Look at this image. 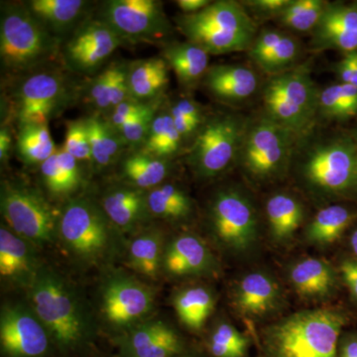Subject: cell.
<instances>
[{
    "label": "cell",
    "instance_id": "56",
    "mask_svg": "<svg viewBox=\"0 0 357 357\" xmlns=\"http://www.w3.org/2000/svg\"><path fill=\"white\" fill-rule=\"evenodd\" d=\"M351 132L354 134V137H356L357 139V126H356V128H354V130L351 131Z\"/></svg>",
    "mask_w": 357,
    "mask_h": 357
},
{
    "label": "cell",
    "instance_id": "44",
    "mask_svg": "<svg viewBox=\"0 0 357 357\" xmlns=\"http://www.w3.org/2000/svg\"><path fill=\"white\" fill-rule=\"evenodd\" d=\"M292 0H248L241 2L248 13H252L260 20H276Z\"/></svg>",
    "mask_w": 357,
    "mask_h": 357
},
{
    "label": "cell",
    "instance_id": "4",
    "mask_svg": "<svg viewBox=\"0 0 357 357\" xmlns=\"http://www.w3.org/2000/svg\"><path fill=\"white\" fill-rule=\"evenodd\" d=\"M187 41L210 55L248 51L257 36V26L241 3L232 0L211 2L203 10L175 18Z\"/></svg>",
    "mask_w": 357,
    "mask_h": 357
},
{
    "label": "cell",
    "instance_id": "8",
    "mask_svg": "<svg viewBox=\"0 0 357 357\" xmlns=\"http://www.w3.org/2000/svg\"><path fill=\"white\" fill-rule=\"evenodd\" d=\"M246 122L234 114H218L206 119L187 156L188 165L197 177L217 178L237 161Z\"/></svg>",
    "mask_w": 357,
    "mask_h": 357
},
{
    "label": "cell",
    "instance_id": "43",
    "mask_svg": "<svg viewBox=\"0 0 357 357\" xmlns=\"http://www.w3.org/2000/svg\"><path fill=\"white\" fill-rule=\"evenodd\" d=\"M208 340L238 349L246 354H248L249 344H250L249 338L245 335L239 332L236 326L230 325L229 323L218 324L215 326Z\"/></svg>",
    "mask_w": 357,
    "mask_h": 357
},
{
    "label": "cell",
    "instance_id": "41",
    "mask_svg": "<svg viewBox=\"0 0 357 357\" xmlns=\"http://www.w3.org/2000/svg\"><path fill=\"white\" fill-rule=\"evenodd\" d=\"M40 174L45 188L54 196H67L77 191L59 165L56 152L40 165Z\"/></svg>",
    "mask_w": 357,
    "mask_h": 357
},
{
    "label": "cell",
    "instance_id": "38",
    "mask_svg": "<svg viewBox=\"0 0 357 357\" xmlns=\"http://www.w3.org/2000/svg\"><path fill=\"white\" fill-rule=\"evenodd\" d=\"M161 105V100L155 102L149 109L136 115L133 119L117 129V133L123 140L124 144L143 145L146 140L155 114L158 112Z\"/></svg>",
    "mask_w": 357,
    "mask_h": 357
},
{
    "label": "cell",
    "instance_id": "37",
    "mask_svg": "<svg viewBox=\"0 0 357 357\" xmlns=\"http://www.w3.org/2000/svg\"><path fill=\"white\" fill-rule=\"evenodd\" d=\"M301 45L297 39L286 33L283 39L278 44L275 45L262 58L256 61L258 66L270 76L285 72L292 69L296 61L299 58Z\"/></svg>",
    "mask_w": 357,
    "mask_h": 357
},
{
    "label": "cell",
    "instance_id": "20",
    "mask_svg": "<svg viewBox=\"0 0 357 357\" xmlns=\"http://www.w3.org/2000/svg\"><path fill=\"white\" fill-rule=\"evenodd\" d=\"M40 268L34 244L1 225L0 229V276L21 288L31 287Z\"/></svg>",
    "mask_w": 357,
    "mask_h": 357
},
{
    "label": "cell",
    "instance_id": "57",
    "mask_svg": "<svg viewBox=\"0 0 357 357\" xmlns=\"http://www.w3.org/2000/svg\"><path fill=\"white\" fill-rule=\"evenodd\" d=\"M259 357H262V356H259Z\"/></svg>",
    "mask_w": 357,
    "mask_h": 357
},
{
    "label": "cell",
    "instance_id": "58",
    "mask_svg": "<svg viewBox=\"0 0 357 357\" xmlns=\"http://www.w3.org/2000/svg\"><path fill=\"white\" fill-rule=\"evenodd\" d=\"M356 3H357V2H356Z\"/></svg>",
    "mask_w": 357,
    "mask_h": 357
},
{
    "label": "cell",
    "instance_id": "30",
    "mask_svg": "<svg viewBox=\"0 0 357 357\" xmlns=\"http://www.w3.org/2000/svg\"><path fill=\"white\" fill-rule=\"evenodd\" d=\"M170 172V160L139 151L122 160L121 174L128 185L146 192L162 185Z\"/></svg>",
    "mask_w": 357,
    "mask_h": 357
},
{
    "label": "cell",
    "instance_id": "14",
    "mask_svg": "<svg viewBox=\"0 0 357 357\" xmlns=\"http://www.w3.org/2000/svg\"><path fill=\"white\" fill-rule=\"evenodd\" d=\"M123 42L100 18H86L66 41L63 58L73 72L93 74Z\"/></svg>",
    "mask_w": 357,
    "mask_h": 357
},
{
    "label": "cell",
    "instance_id": "51",
    "mask_svg": "<svg viewBox=\"0 0 357 357\" xmlns=\"http://www.w3.org/2000/svg\"><path fill=\"white\" fill-rule=\"evenodd\" d=\"M206 349L213 357H245L246 354L238 351V349H232L220 344H215L213 342H206Z\"/></svg>",
    "mask_w": 357,
    "mask_h": 357
},
{
    "label": "cell",
    "instance_id": "28",
    "mask_svg": "<svg viewBox=\"0 0 357 357\" xmlns=\"http://www.w3.org/2000/svg\"><path fill=\"white\" fill-rule=\"evenodd\" d=\"M270 234L276 243L290 241L304 220V206L289 192H275L265 204Z\"/></svg>",
    "mask_w": 357,
    "mask_h": 357
},
{
    "label": "cell",
    "instance_id": "48",
    "mask_svg": "<svg viewBox=\"0 0 357 357\" xmlns=\"http://www.w3.org/2000/svg\"><path fill=\"white\" fill-rule=\"evenodd\" d=\"M170 109L176 110L178 114L185 116V119L197 122L201 126H204V121L208 119V117L204 116L201 105L192 98H178L177 102L171 105Z\"/></svg>",
    "mask_w": 357,
    "mask_h": 357
},
{
    "label": "cell",
    "instance_id": "35",
    "mask_svg": "<svg viewBox=\"0 0 357 357\" xmlns=\"http://www.w3.org/2000/svg\"><path fill=\"white\" fill-rule=\"evenodd\" d=\"M16 147L27 165H41L57 151L47 124L20 126Z\"/></svg>",
    "mask_w": 357,
    "mask_h": 357
},
{
    "label": "cell",
    "instance_id": "42",
    "mask_svg": "<svg viewBox=\"0 0 357 357\" xmlns=\"http://www.w3.org/2000/svg\"><path fill=\"white\" fill-rule=\"evenodd\" d=\"M89 146L93 166L98 169L107 168L114 163L107 153L102 135V119L100 116H91L86 119Z\"/></svg>",
    "mask_w": 357,
    "mask_h": 357
},
{
    "label": "cell",
    "instance_id": "22",
    "mask_svg": "<svg viewBox=\"0 0 357 357\" xmlns=\"http://www.w3.org/2000/svg\"><path fill=\"white\" fill-rule=\"evenodd\" d=\"M288 278L296 293L306 300L328 299L338 288L337 270L323 258L306 257L294 263Z\"/></svg>",
    "mask_w": 357,
    "mask_h": 357
},
{
    "label": "cell",
    "instance_id": "52",
    "mask_svg": "<svg viewBox=\"0 0 357 357\" xmlns=\"http://www.w3.org/2000/svg\"><path fill=\"white\" fill-rule=\"evenodd\" d=\"M211 2L213 1L210 0H178L176 3L183 11V14H192L203 10L206 6H210Z\"/></svg>",
    "mask_w": 357,
    "mask_h": 357
},
{
    "label": "cell",
    "instance_id": "9",
    "mask_svg": "<svg viewBox=\"0 0 357 357\" xmlns=\"http://www.w3.org/2000/svg\"><path fill=\"white\" fill-rule=\"evenodd\" d=\"M0 206L9 229L34 245L52 243L58 236L60 218L31 185L2 181Z\"/></svg>",
    "mask_w": 357,
    "mask_h": 357
},
{
    "label": "cell",
    "instance_id": "45",
    "mask_svg": "<svg viewBox=\"0 0 357 357\" xmlns=\"http://www.w3.org/2000/svg\"><path fill=\"white\" fill-rule=\"evenodd\" d=\"M155 102H157V100L150 102H142L132 100V98H128V100L121 102V105H117V107L110 112L109 119L107 122H109L110 126H112L115 130H117V129L123 126L126 122H128L129 119H133L136 115L140 114L141 112L149 109Z\"/></svg>",
    "mask_w": 357,
    "mask_h": 357
},
{
    "label": "cell",
    "instance_id": "15",
    "mask_svg": "<svg viewBox=\"0 0 357 357\" xmlns=\"http://www.w3.org/2000/svg\"><path fill=\"white\" fill-rule=\"evenodd\" d=\"M52 338L31 307L6 305L0 314V347L4 357H45Z\"/></svg>",
    "mask_w": 357,
    "mask_h": 357
},
{
    "label": "cell",
    "instance_id": "16",
    "mask_svg": "<svg viewBox=\"0 0 357 357\" xmlns=\"http://www.w3.org/2000/svg\"><path fill=\"white\" fill-rule=\"evenodd\" d=\"M153 302L152 289L132 277L115 275L103 287V316L123 332L142 323L153 309Z\"/></svg>",
    "mask_w": 357,
    "mask_h": 357
},
{
    "label": "cell",
    "instance_id": "1",
    "mask_svg": "<svg viewBox=\"0 0 357 357\" xmlns=\"http://www.w3.org/2000/svg\"><path fill=\"white\" fill-rule=\"evenodd\" d=\"M304 137L307 141L296 146L293 160L305 189L319 199L357 201V139L354 134Z\"/></svg>",
    "mask_w": 357,
    "mask_h": 357
},
{
    "label": "cell",
    "instance_id": "17",
    "mask_svg": "<svg viewBox=\"0 0 357 357\" xmlns=\"http://www.w3.org/2000/svg\"><path fill=\"white\" fill-rule=\"evenodd\" d=\"M121 357H177L185 354L182 338L162 321H142L116 337Z\"/></svg>",
    "mask_w": 357,
    "mask_h": 357
},
{
    "label": "cell",
    "instance_id": "39",
    "mask_svg": "<svg viewBox=\"0 0 357 357\" xmlns=\"http://www.w3.org/2000/svg\"><path fill=\"white\" fill-rule=\"evenodd\" d=\"M115 64L112 63L102 72L98 73L86 89V98L89 102L100 114H110V93L114 79Z\"/></svg>",
    "mask_w": 357,
    "mask_h": 357
},
{
    "label": "cell",
    "instance_id": "31",
    "mask_svg": "<svg viewBox=\"0 0 357 357\" xmlns=\"http://www.w3.org/2000/svg\"><path fill=\"white\" fill-rule=\"evenodd\" d=\"M174 307L185 328L199 331L215 310L213 293L203 286H192L178 291L174 296Z\"/></svg>",
    "mask_w": 357,
    "mask_h": 357
},
{
    "label": "cell",
    "instance_id": "29",
    "mask_svg": "<svg viewBox=\"0 0 357 357\" xmlns=\"http://www.w3.org/2000/svg\"><path fill=\"white\" fill-rule=\"evenodd\" d=\"M356 220V208L342 204H330L319 210L307 225L306 238L314 245H331L342 238Z\"/></svg>",
    "mask_w": 357,
    "mask_h": 357
},
{
    "label": "cell",
    "instance_id": "7",
    "mask_svg": "<svg viewBox=\"0 0 357 357\" xmlns=\"http://www.w3.org/2000/svg\"><path fill=\"white\" fill-rule=\"evenodd\" d=\"M299 140L266 114H259L246 122L237 161L253 180H273L288 170Z\"/></svg>",
    "mask_w": 357,
    "mask_h": 357
},
{
    "label": "cell",
    "instance_id": "19",
    "mask_svg": "<svg viewBox=\"0 0 357 357\" xmlns=\"http://www.w3.org/2000/svg\"><path fill=\"white\" fill-rule=\"evenodd\" d=\"M283 303L278 282L266 272H250L237 282L232 304L239 314L248 319L264 318Z\"/></svg>",
    "mask_w": 357,
    "mask_h": 357
},
{
    "label": "cell",
    "instance_id": "5",
    "mask_svg": "<svg viewBox=\"0 0 357 357\" xmlns=\"http://www.w3.org/2000/svg\"><path fill=\"white\" fill-rule=\"evenodd\" d=\"M60 44L24 3L2 2L0 59L6 72L29 74L38 70L56 57Z\"/></svg>",
    "mask_w": 357,
    "mask_h": 357
},
{
    "label": "cell",
    "instance_id": "40",
    "mask_svg": "<svg viewBox=\"0 0 357 357\" xmlns=\"http://www.w3.org/2000/svg\"><path fill=\"white\" fill-rule=\"evenodd\" d=\"M63 148L77 161L88 162L93 165L86 119L67 122V132Z\"/></svg>",
    "mask_w": 357,
    "mask_h": 357
},
{
    "label": "cell",
    "instance_id": "50",
    "mask_svg": "<svg viewBox=\"0 0 357 357\" xmlns=\"http://www.w3.org/2000/svg\"><path fill=\"white\" fill-rule=\"evenodd\" d=\"M338 357H357V333H347L340 337Z\"/></svg>",
    "mask_w": 357,
    "mask_h": 357
},
{
    "label": "cell",
    "instance_id": "26",
    "mask_svg": "<svg viewBox=\"0 0 357 357\" xmlns=\"http://www.w3.org/2000/svg\"><path fill=\"white\" fill-rule=\"evenodd\" d=\"M129 98L150 102L161 100L169 84V66L162 57L143 59L128 65Z\"/></svg>",
    "mask_w": 357,
    "mask_h": 357
},
{
    "label": "cell",
    "instance_id": "49",
    "mask_svg": "<svg viewBox=\"0 0 357 357\" xmlns=\"http://www.w3.org/2000/svg\"><path fill=\"white\" fill-rule=\"evenodd\" d=\"M340 275L351 299L357 304V259L354 257L344 258L340 264Z\"/></svg>",
    "mask_w": 357,
    "mask_h": 357
},
{
    "label": "cell",
    "instance_id": "24",
    "mask_svg": "<svg viewBox=\"0 0 357 357\" xmlns=\"http://www.w3.org/2000/svg\"><path fill=\"white\" fill-rule=\"evenodd\" d=\"M24 4L30 13L61 41L72 35L86 20L91 3L84 0H30Z\"/></svg>",
    "mask_w": 357,
    "mask_h": 357
},
{
    "label": "cell",
    "instance_id": "46",
    "mask_svg": "<svg viewBox=\"0 0 357 357\" xmlns=\"http://www.w3.org/2000/svg\"><path fill=\"white\" fill-rule=\"evenodd\" d=\"M128 65L126 63H116L114 79H112V93H110V112L129 98L128 79Z\"/></svg>",
    "mask_w": 357,
    "mask_h": 357
},
{
    "label": "cell",
    "instance_id": "13",
    "mask_svg": "<svg viewBox=\"0 0 357 357\" xmlns=\"http://www.w3.org/2000/svg\"><path fill=\"white\" fill-rule=\"evenodd\" d=\"M98 18L129 43H156L173 31L163 3L157 0H109Z\"/></svg>",
    "mask_w": 357,
    "mask_h": 357
},
{
    "label": "cell",
    "instance_id": "33",
    "mask_svg": "<svg viewBox=\"0 0 357 357\" xmlns=\"http://www.w3.org/2000/svg\"><path fill=\"white\" fill-rule=\"evenodd\" d=\"M149 215L168 220H181L192 213L189 195L174 184H162L147 192Z\"/></svg>",
    "mask_w": 357,
    "mask_h": 357
},
{
    "label": "cell",
    "instance_id": "12",
    "mask_svg": "<svg viewBox=\"0 0 357 357\" xmlns=\"http://www.w3.org/2000/svg\"><path fill=\"white\" fill-rule=\"evenodd\" d=\"M70 89L64 76L55 70H36L21 79L13 96L14 117L18 128L47 124L69 105Z\"/></svg>",
    "mask_w": 357,
    "mask_h": 357
},
{
    "label": "cell",
    "instance_id": "18",
    "mask_svg": "<svg viewBox=\"0 0 357 357\" xmlns=\"http://www.w3.org/2000/svg\"><path fill=\"white\" fill-rule=\"evenodd\" d=\"M314 51L357 52V3L328 2L319 24L311 33Z\"/></svg>",
    "mask_w": 357,
    "mask_h": 357
},
{
    "label": "cell",
    "instance_id": "25",
    "mask_svg": "<svg viewBox=\"0 0 357 357\" xmlns=\"http://www.w3.org/2000/svg\"><path fill=\"white\" fill-rule=\"evenodd\" d=\"M102 208L115 227L135 229L149 215L147 192L129 185L115 187L103 196Z\"/></svg>",
    "mask_w": 357,
    "mask_h": 357
},
{
    "label": "cell",
    "instance_id": "55",
    "mask_svg": "<svg viewBox=\"0 0 357 357\" xmlns=\"http://www.w3.org/2000/svg\"><path fill=\"white\" fill-rule=\"evenodd\" d=\"M177 357H196V356H192V354H187V351H185V354H181V356H178Z\"/></svg>",
    "mask_w": 357,
    "mask_h": 357
},
{
    "label": "cell",
    "instance_id": "21",
    "mask_svg": "<svg viewBox=\"0 0 357 357\" xmlns=\"http://www.w3.org/2000/svg\"><path fill=\"white\" fill-rule=\"evenodd\" d=\"M162 268L173 277L198 276L213 273L217 260L203 239L184 234L166 246Z\"/></svg>",
    "mask_w": 357,
    "mask_h": 357
},
{
    "label": "cell",
    "instance_id": "47",
    "mask_svg": "<svg viewBox=\"0 0 357 357\" xmlns=\"http://www.w3.org/2000/svg\"><path fill=\"white\" fill-rule=\"evenodd\" d=\"M340 83L351 84L357 88V52L347 54L344 57L333 66Z\"/></svg>",
    "mask_w": 357,
    "mask_h": 357
},
{
    "label": "cell",
    "instance_id": "3",
    "mask_svg": "<svg viewBox=\"0 0 357 357\" xmlns=\"http://www.w3.org/2000/svg\"><path fill=\"white\" fill-rule=\"evenodd\" d=\"M30 307L46 326L60 351L81 349L91 335V325L74 289L49 268L41 266L28 289Z\"/></svg>",
    "mask_w": 357,
    "mask_h": 357
},
{
    "label": "cell",
    "instance_id": "54",
    "mask_svg": "<svg viewBox=\"0 0 357 357\" xmlns=\"http://www.w3.org/2000/svg\"><path fill=\"white\" fill-rule=\"evenodd\" d=\"M349 246H351L354 257L357 259V229H354L349 236Z\"/></svg>",
    "mask_w": 357,
    "mask_h": 357
},
{
    "label": "cell",
    "instance_id": "36",
    "mask_svg": "<svg viewBox=\"0 0 357 357\" xmlns=\"http://www.w3.org/2000/svg\"><path fill=\"white\" fill-rule=\"evenodd\" d=\"M328 2L325 0H292L276 21L291 31L312 33L319 24Z\"/></svg>",
    "mask_w": 357,
    "mask_h": 357
},
{
    "label": "cell",
    "instance_id": "32",
    "mask_svg": "<svg viewBox=\"0 0 357 357\" xmlns=\"http://www.w3.org/2000/svg\"><path fill=\"white\" fill-rule=\"evenodd\" d=\"M164 239L158 230H148L131 241L128 248L130 267L148 278H156L163 266Z\"/></svg>",
    "mask_w": 357,
    "mask_h": 357
},
{
    "label": "cell",
    "instance_id": "10",
    "mask_svg": "<svg viewBox=\"0 0 357 357\" xmlns=\"http://www.w3.org/2000/svg\"><path fill=\"white\" fill-rule=\"evenodd\" d=\"M59 218L58 236L70 255L84 262L96 261L107 255L112 223L102 208L88 199H75Z\"/></svg>",
    "mask_w": 357,
    "mask_h": 357
},
{
    "label": "cell",
    "instance_id": "6",
    "mask_svg": "<svg viewBox=\"0 0 357 357\" xmlns=\"http://www.w3.org/2000/svg\"><path fill=\"white\" fill-rule=\"evenodd\" d=\"M319 96L305 63L269 77L263 88V114L302 138L311 132L318 117Z\"/></svg>",
    "mask_w": 357,
    "mask_h": 357
},
{
    "label": "cell",
    "instance_id": "11",
    "mask_svg": "<svg viewBox=\"0 0 357 357\" xmlns=\"http://www.w3.org/2000/svg\"><path fill=\"white\" fill-rule=\"evenodd\" d=\"M208 220L218 243L234 253L248 252L258 239V218L250 198L236 188H225L213 197Z\"/></svg>",
    "mask_w": 357,
    "mask_h": 357
},
{
    "label": "cell",
    "instance_id": "34",
    "mask_svg": "<svg viewBox=\"0 0 357 357\" xmlns=\"http://www.w3.org/2000/svg\"><path fill=\"white\" fill-rule=\"evenodd\" d=\"M357 115V88L338 83L319 91L318 117L326 121H349Z\"/></svg>",
    "mask_w": 357,
    "mask_h": 357
},
{
    "label": "cell",
    "instance_id": "53",
    "mask_svg": "<svg viewBox=\"0 0 357 357\" xmlns=\"http://www.w3.org/2000/svg\"><path fill=\"white\" fill-rule=\"evenodd\" d=\"M13 147V136L6 126H2L0 130V160L2 163L6 162Z\"/></svg>",
    "mask_w": 357,
    "mask_h": 357
},
{
    "label": "cell",
    "instance_id": "23",
    "mask_svg": "<svg viewBox=\"0 0 357 357\" xmlns=\"http://www.w3.org/2000/svg\"><path fill=\"white\" fill-rule=\"evenodd\" d=\"M203 84L218 100L238 103L255 95L259 79L255 70L244 65H215L208 68Z\"/></svg>",
    "mask_w": 357,
    "mask_h": 357
},
{
    "label": "cell",
    "instance_id": "2",
    "mask_svg": "<svg viewBox=\"0 0 357 357\" xmlns=\"http://www.w3.org/2000/svg\"><path fill=\"white\" fill-rule=\"evenodd\" d=\"M349 323L340 309L296 312L262 332L265 357H338V342Z\"/></svg>",
    "mask_w": 357,
    "mask_h": 357
},
{
    "label": "cell",
    "instance_id": "27",
    "mask_svg": "<svg viewBox=\"0 0 357 357\" xmlns=\"http://www.w3.org/2000/svg\"><path fill=\"white\" fill-rule=\"evenodd\" d=\"M161 57L175 73L178 83L185 88H192L203 82L210 68V54L199 45L190 41L166 44L162 50Z\"/></svg>",
    "mask_w": 357,
    "mask_h": 357
}]
</instances>
